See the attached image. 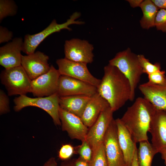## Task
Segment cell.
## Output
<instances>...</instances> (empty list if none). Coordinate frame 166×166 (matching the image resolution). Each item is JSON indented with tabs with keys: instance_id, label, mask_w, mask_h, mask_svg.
Returning <instances> with one entry per match:
<instances>
[{
	"instance_id": "obj_1",
	"label": "cell",
	"mask_w": 166,
	"mask_h": 166,
	"mask_svg": "<svg viewBox=\"0 0 166 166\" xmlns=\"http://www.w3.org/2000/svg\"><path fill=\"white\" fill-rule=\"evenodd\" d=\"M104 70L97 92L108 101L114 112L130 100L131 85L128 79L116 66L109 64Z\"/></svg>"
},
{
	"instance_id": "obj_2",
	"label": "cell",
	"mask_w": 166,
	"mask_h": 166,
	"mask_svg": "<svg viewBox=\"0 0 166 166\" xmlns=\"http://www.w3.org/2000/svg\"><path fill=\"white\" fill-rule=\"evenodd\" d=\"M156 110L144 97H138L120 118L136 143L148 140V132Z\"/></svg>"
},
{
	"instance_id": "obj_3",
	"label": "cell",
	"mask_w": 166,
	"mask_h": 166,
	"mask_svg": "<svg viewBox=\"0 0 166 166\" xmlns=\"http://www.w3.org/2000/svg\"><path fill=\"white\" fill-rule=\"evenodd\" d=\"M109 64L117 67L129 80L131 87L130 101H133L136 89L144 73L137 55L128 48L117 53L109 61Z\"/></svg>"
},
{
	"instance_id": "obj_4",
	"label": "cell",
	"mask_w": 166,
	"mask_h": 166,
	"mask_svg": "<svg viewBox=\"0 0 166 166\" xmlns=\"http://www.w3.org/2000/svg\"><path fill=\"white\" fill-rule=\"evenodd\" d=\"M80 16V13L76 12L70 16L66 22L62 24L57 23L56 20L53 19L45 28L40 32L26 35L23 41L22 52L27 55L33 53L39 45L51 34L63 29L71 31V29L69 26L72 24H84L82 21L77 20Z\"/></svg>"
},
{
	"instance_id": "obj_5",
	"label": "cell",
	"mask_w": 166,
	"mask_h": 166,
	"mask_svg": "<svg viewBox=\"0 0 166 166\" xmlns=\"http://www.w3.org/2000/svg\"><path fill=\"white\" fill-rule=\"evenodd\" d=\"M59 98L57 93L49 96L33 98L22 95L14 99V109L15 111H18L28 106L40 108L49 115L55 125H60Z\"/></svg>"
},
{
	"instance_id": "obj_6",
	"label": "cell",
	"mask_w": 166,
	"mask_h": 166,
	"mask_svg": "<svg viewBox=\"0 0 166 166\" xmlns=\"http://www.w3.org/2000/svg\"><path fill=\"white\" fill-rule=\"evenodd\" d=\"M0 79L9 96L31 93L32 80L21 65L3 70Z\"/></svg>"
},
{
	"instance_id": "obj_7",
	"label": "cell",
	"mask_w": 166,
	"mask_h": 166,
	"mask_svg": "<svg viewBox=\"0 0 166 166\" xmlns=\"http://www.w3.org/2000/svg\"><path fill=\"white\" fill-rule=\"evenodd\" d=\"M61 75H65L89 83L98 88L101 80L93 76L89 71L87 64L76 62L65 57L56 61Z\"/></svg>"
},
{
	"instance_id": "obj_8",
	"label": "cell",
	"mask_w": 166,
	"mask_h": 166,
	"mask_svg": "<svg viewBox=\"0 0 166 166\" xmlns=\"http://www.w3.org/2000/svg\"><path fill=\"white\" fill-rule=\"evenodd\" d=\"M103 144L109 166H126L119 143L117 124L114 119L106 132Z\"/></svg>"
},
{
	"instance_id": "obj_9",
	"label": "cell",
	"mask_w": 166,
	"mask_h": 166,
	"mask_svg": "<svg viewBox=\"0 0 166 166\" xmlns=\"http://www.w3.org/2000/svg\"><path fill=\"white\" fill-rule=\"evenodd\" d=\"M61 76L58 70L50 65L48 72L32 81L31 93L37 97L49 96L57 93Z\"/></svg>"
},
{
	"instance_id": "obj_10",
	"label": "cell",
	"mask_w": 166,
	"mask_h": 166,
	"mask_svg": "<svg viewBox=\"0 0 166 166\" xmlns=\"http://www.w3.org/2000/svg\"><path fill=\"white\" fill-rule=\"evenodd\" d=\"M93 45L87 40L72 38L65 42V57L71 61L91 63L93 60Z\"/></svg>"
},
{
	"instance_id": "obj_11",
	"label": "cell",
	"mask_w": 166,
	"mask_h": 166,
	"mask_svg": "<svg viewBox=\"0 0 166 166\" xmlns=\"http://www.w3.org/2000/svg\"><path fill=\"white\" fill-rule=\"evenodd\" d=\"M110 107L103 111L96 121L89 128L85 140L94 151L103 143L106 132L114 119Z\"/></svg>"
},
{
	"instance_id": "obj_12",
	"label": "cell",
	"mask_w": 166,
	"mask_h": 166,
	"mask_svg": "<svg viewBox=\"0 0 166 166\" xmlns=\"http://www.w3.org/2000/svg\"><path fill=\"white\" fill-rule=\"evenodd\" d=\"M97 92L96 87L84 81L61 75L57 93L59 97L74 95L91 97Z\"/></svg>"
},
{
	"instance_id": "obj_13",
	"label": "cell",
	"mask_w": 166,
	"mask_h": 166,
	"mask_svg": "<svg viewBox=\"0 0 166 166\" xmlns=\"http://www.w3.org/2000/svg\"><path fill=\"white\" fill-rule=\"evenodd\" d=\"M49 57L43 52L37 51L31 54L22 55L21 65L32 81L49 70Z\"/></svg>"
},
{
	"instance_id": "obj_14",
	"label": "cell",
	"mask_w": 166,
	"mask_h": 166,
	"mask_svg": "<svg viewBox=\"0 0 166 166\" xmlns=\"http://www.w3.org/2000/svg\"><path fill=\"white\" fill-rule=\"evenodd\" d=\"M59 117L62 130L66 131L71 139L81 142L85 140L89 128L80 117L60 107Z\"/></svg>"
},
{
	"instance_id": "obj_15",
	"label": "cell",
	"mask_w": 166,
	"mask_h": 166,
	"mask_svg": "<svg viewBox=\"0 0 166 166\" xmlns=\"http://www.w3.org/2000/svg\"><path fill=\"white\" fill-rule=\"evenodd\" d=\"M23 41L15 38L0 48V64L5 69L21 65Z\"/></svg>"
},
{
	"instance_id": "obj_16",
	"label": "cell",
	"mask_w": 166,
	"mask_h": 166,
	"mask_svg": "<svg viewBox=\"0 0 166 166\" xmlns=\"http://www.w3.org/2000/svg\"><path fill=\"white\" fill-rule=\"evenodd\" d=\"M151 142L158 152L166 148V111L156 110L149 132Z\"/></svg>"
},
{
	"instance_id": "obj_17",
	"label": "cell",
	"mask_w": 166,
	"mask_h": 166,
	"mask_svg": "<svg viewBox=\"0 0 166 166\" xmlns=\"http://www.w3.org/2000/svg\"><path fill=\"white\" fill-rule=\"evenodd\" d=\"M139 89L156 110L166 111V86L153 84L148 81L139 85Z\"/></svg>"
},
{
	"instance_id": "obj_18",
	"label": "cell",
	"mask_w": 166,
	"mask_h": 166,
	"mask_svg": "<svg viewBox=\"0 0 166 166\" xmlns=\"http://www.w3.org/2000/svg\"><path fill=\"white\" fill-rule=\"evenodd\" d=\"M109 107L108 101L97 92L91 97L81 118L85 125L89 128L96 121L101 113Z\"/></svg>"
},
{
	"instance_id": "obj_19",
	"label": "cell",
	"mask_w": 166,
	"mask_h": 166,
	"mask_svg": "<svg viewBox=\"0 0 166 166\" xmlns=\"http://www.w3.org/2000/svg\"><path fill=\"white\" fill-rule=\"evenodd\" d=\"M117 128L118 141L123 152L126 166H130L136 150V143L132 136L121 120H115Z\"/></svg>"
},
{
	"instance_id": "obj_20",
	"label": "cell",
	"mask_w": 166,
	"mask_h": 166,
	"mask_svg": "<svg viewBox=\"0 0 166 166\" xmlns=\"http://www.w3.org/2000/svg\"><path fill=\"white\" fill-rule=\"evenodd\" d=\"M91 97L74 95L60 97V107L81 118Z\"/></svg>"
},
{
	"instance_id": "obj_21",
	"label": "cell",
	"mask_w": 166,
	"mask_h": 166,
	"mask_svg": "<svg viewBox=\"0 0 166 166\" xmlns=\"http://www.w3.org/2000/svg\"><path fill=\"white\" fill-rule=\"evenodd\" d=\"M140 7L143 14L140 22L141 27L148 29L154 27L156 18L160 9L152 0H143Z\"/></svg>"
},
{
	"instance_id": "obj_22",
	"label": "cell",
	"mask_w": 166,
	"mask_h": 166,
	"mask_svg": "<svg viewBox=\"0 0 166 166\" xmlns=\"http://www.w3.org/2000/svg\"><path fill=\"white\" fill-rule=\"evenodd\" d=\"M137 150V160L139 166H151L155 155L158 153L157 150L148 141L139 143Z\"/></svg>"
},
{
	"instance_id": "obj_23",
	"label": "cell",
	"mask_w": 166,
	"mask_h": 166,
	"mask_svg": "<svg viewBox=\"0 0 166 166\" xmlns=\"http://www.w3.org/2000/svg\"><path fill=\"white\" fill-rule=\"evenodd\" d=\"M90 166H109L103 143L93 151Z\"/></svg>"
},
{
	"instance_id": "obj_24",
	"label": "cell",
	"mask_w": 166,
	"mask_h": 166,
	"mask_svg": "<svg viewBox=\"0 0 166 166\" xmlns=\"http://www.w3.org/2000/svg\"><path fill=\"white\" fill-rule=\"evenodd\" d=\"M17 12V6L12 0H0V22L8 16L15 15Z\"/></svg>"
},
{
	"instance_id": "obj_25",
	"label": "cell",
	"mask_w": 166,
	"mask_h": 166,
	"mask_svg": "<svg viewBox=\"0 0 166 166\" xmlns=\"http://www.w3.org/2000/svg\"><path fill=\"white\" fill-rule=\"evenodd\" d=\"M137 57L144 73L148 75L156 71L161 70L160 65L159 63L152 64L143 54L138 55Z\"/></svg>"
},
{
	"instance_id": "obj_26",
	"label": "cell",
	"mask_w": 166,
	"mask_h": 166,
	"mask_svg": "<svg viewBox=\"0 0 166 166\" xmlns=\"http://www.w3.org/2000/svg\"><path fill=\"white\" fill-rule=\"evenodd\" d=\"M76 153L79 155V157L90 162L93 153V151L90 146L85 140L82 141L81 144L75 147Z\"/></svg>"
},
{
	"instance_id": "obj_27",
	"label": "cell",
	"mask_w": 166,
	"mask_h": 166,
	"mask_svg": "<svg viewBox=\"0 0 166 166\" xmlns=\"http://www.w3.org/2000/svg\"><path fill=\"white\" fill-rule=\"evenodd\" d=\"M155 26L157 30L166 33V10H159L156 18Z\"/></svg>"
},
{
	"instance_id": "obj_28",
	"label": "cell",
	"mask_w": 166,
	"mask_h": 166,
	"mask_svg": "<svg viewBox=\"0 0 166 166\" xmlns=\"http://www.w3.org/2000/svg\"><path fill=\"white\" fill-rule=\"evenodd\" d=\"M148 75V82L150 83L160 85H164L165 83L166 76L164 70L157 71Z\"/></svg>"
},
{
	"instance_id": "obj_29",
	"label": "cell",
	"mask_w": 166,
	"mask_h": 166,
	"mask_svg": "<svg viewBox=\"0 0 166 166\" xmlns=\"http://www.w3.org/2000/svg\"><path fill=\"white\" fill-rule=\"evenodd\" d=\"M75 153V147L71 144H66L61 147L58 152V156L61 160L66 161L69 160Z\"/></svg>"
},
{
	"instance_id": "obj_30",
	"label": "cell",
	"mask_w": 166,
	"mask_h": 166,
	"mask_svg": "<svg viewBox=\"0 0 166 166\" xmlns=\"http://www.w3.org/2000/svg\"><path fill=\"white\" fill-rule=\"evenodd\" d=\"M10 111L9 100L8 96L2 89L0 90V113L2 114Z\"/></svg>"
},
{
	"instance_id": "obj_31",
	"label": "cell",
	"mask_w": 166,
	"mask_h": 166,
	"mask_svg": "<svg viewBox=\"0 0 166 166\" xmlns=\"http://www.w3.org/2000/svg\"><path fill=\"white\" fill-rule=\"evenodd\" d=\"M13 33L5 27L0 26V43L8 42L12 40Z\"/></svg>"
},
{
	"instance_id": "obj_32",
	"label": "cell",
	"mask_w": 166,
	"mask_h": 166,
	"mask_svg": "<svg viewBox=\"0 0 166 166\" xmlns=\"http://www.w3.org/2000/svg\"><path fill=\"white\" fill-rule=\"evenodd\" d=\"M72 160L74 166H90L89 163L80 157Z\"/></svg>"
},
{
	"instance_id": "obj_33",
	"label": "cell",
	"mask_w": 166,
	"mask_h": 166,
	"mask_svg": "<svg viewBox=\"0 0 166 166\" xmlns=\"http://www.w3.org/2000/svg\"><path fill=\"white\" fill-rule=\"evenodd\" d=\"M152 1L160 9L166 10V0H152Z\"/></svg>"
},
{
	"instance_id": "obj_34",
	"label": "cell",
	"mask_w": 166,
	"mask_h": 166,
	"mask_svg": "<svg viewBox=\"0 0 166 166\" xmlns=\"http://www.w3.org/2000/svg\"><path fill=\"white\" fill-rule=\"evenodd\" d=\"M130 6L133 8L140 6L143 0H128Z\"/></svg>"
},
{
	"instance_id": "obj_35",
	"label": "cell",
	"mask_w": 166,
	"mask_h": 166,
	"mask_svg": "<svg viewBox=\"0 0 166 166\" xmlns=\"http://www.w3.org/2000/svg\"><path fill=\"white\" fill-rule=\"evenodd\" d=\"M57 164L54 157H51L48 160L43 166H57Z\"/></svg>"
},
{
	"instance_id": "obj_36",
	"label": "cell",
	"mask_w": 166,
	"mask_h": 166,
	"mask_svg": "<svg viewBox=\"0 0 166 166\" xmlns=\"http://www.w3.org/2000/svg\"><path fill=\"white\" fill-rule=\"evenodd\" d=\"M137 150H136L130 166H139L137 160Z\"/></svg>"
},
{
	"instance_id": "obj_37",
	"label": "cell",
	"mask_w": 166,
	"mask_h": 166,
	"mask_svg": "<svg viewBox=\"0 0 166 166\" xmlns=\"http://www.w3.org/2000/svg\"><path fill=\"white\" fill-rule=\"evenodd\" d=\"M60 166H74L72 160H67L62 162Z\"/></svg>"
},
{
	"instance_id": "obj_38",
	"label": "cell",
	"mask_w": 166,
	"mask_h": 166,
	"mask_svg": "<svg viewBox=\"0 0 166 166\" xmlns=\"http://www.w3.org/2000/svg\"><path fill=\"white\" fill-rule=\"evenodd\" d=\"M160 153H161L162 158L164 160L166 166V148L161 151Z\"/></svg>"
}]
</instances>
